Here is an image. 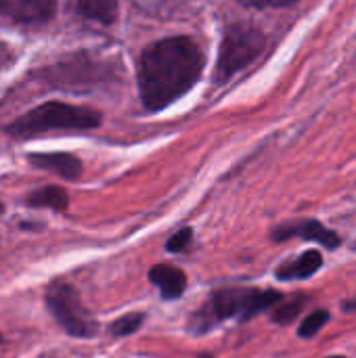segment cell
I'll list each match as a JSON object with an SVG mask.
<instances>
[{"label": "cell", "mask_w": 356, "mask_h": 358, "mask_svg": "<svg viewBox=\"0 0 356 358\" xmlns=\"http://www.w3.org/2000/svg\"><path fill=\"white\" fill-rule=\"evenodd\" d=\"M201 69L204 55L191 38L174 36L149 44L138 63V90L145 109L159 111L178 101L195 86Z\"/></svg>", "instance_id": "1"}, {"label": "cell", "mask_w": 356, "mask_h": 358, "mask_svg": "<svg viewBox=\"0 0 356 358\" xmlns=\"http://www.w3.org/2000/svg\"><path fill=\"white\" fill-rule=\"evenodd\" d=\"M101 124V115L88 107H76L65 103H44L19 120H15L10 126H6V132L15 138H34L44 132L65 130V132H82L92 130Z\"/></svg>", "instance_id": "2"}, {"label": "cell", "mask_w": 356, "mask_h": 358, "mask_svg": "<svg viewBox=\"0 0 356 358\" xmlns=\"http://www.w3.org/2000/svg\"><path fill=\"white\" fill-rule=\"evenodd\" d=\"M262 50H264V36L260 29L243 25V23L231 25L225 31L222 44H220L214 80L218 84H225L237 71L248 67L254 59H258Z\"/></svg>", "instance_id": "3"}, {"label": "cell", "mask_w": 356, "mask_h": 358, "mask_svg": "<svg viewBox=\"0 0 356 358\" xmlns=\"http://www.w3.org/2000/svg\"><path fill=\"white\" fill-rule=\"evenodd\" d=\"M281 302L279 292H258V289H225L214 294L210 304L201 308V325L208 329L216 321H225L229 317L250 319L275 304Z\"/></svg>", "instance_id": "4"}, {"label": "cell", "mask_w": 356, "mask_h": 358, "mask_svg": "<svg viewBox=\"0 0 356 358\" xmlns=\"http://www.w3.org/2000/svg\"><path fill=\"white\" fill-rule=\"evenodd\" d=\"M46 304L59 325L73 338H92L99 331L94 317L84 308L80 294L67 283H55L46 292Z\"/></svg>", "instance_id": "5"}, {"label": "cell", "mask_w": 356, "mask_h": 358, "mask_svg": "<svg viewBox=\"0 0 356 358\" xmlns=\"http://www.w3.org/2000/svg\"><path fill=\"white\" fill-rule=\"evenodd\" d=\"M55 8L57 0H0V15L23 25L48 21Z\"/></svg>", "instance_id": "6"}, {"label": "cell", "mask_w": 356, "mask_h": 358, "mask_svg": "<svg viewBox=\"0 0 356 358\" xmlns=\"http://www.w3.org/2000/svg\"><path fill=\"white\" fill-rule=\"evenodd\" d=\"M294 235H298L302 239H308V241H317V243H321V245H325L329 250H336L340 245V237L334 231L325 229L317 220H304V222H298V224H285V227H281V229H277L273 233V237L277 241L294 237Z\"/></svg>", "instance_id": "7"}, {"label": "cell", "mask_w": 356, "mask_h": 358, "mask_svg": "<svg viewBox=\"0 0 356 358\" xmlns=\"http://www.w3.org/2000/svg\"><path fill=\"white\" fill-rule=\"evenodd\" d=\"M29 164L40 170L55 172L57 176L67 178V180L78 178L82 172L80 159L69 153H36V155H29Z\"/></svg>", "instance_id": "8"}, {"label": "cell", "mask_w": 356, "mask_h": 358, "mask_svg": "<svg viewBox=\"0 0 356 358\" xmlns=\"http://www.w3.org/2000/svg\"><path fill=\"white\" fill-rule=\"evenodd\" d=\"M149 279L151 283H155L162 292V296L166 300H174L180 298V294L187 287V275L170 264H157L149 271Z\"/></svg>", "instance_id": "9"}, {"label": "cell", "mask_w": 356, "mask_h": 358, "mask_svg": "<svg viewBox=\"0 0 356 358\" xmlns=\"http://www.w3.org/2000/svg\"><path fill=\"white\" fill-rule=\"evenodd\" d=\"M73 10L90 21H99V23H113L118 17V0H71Z\"/></svg>", "instance_id": "10"}, {"label": "cell", "mask_w": 356, "mask_h": 358, "mask_svg": "<svg viewBox=\"0 0 356 358\" xmlns=\"http://www.w3.org/2000/svg\"><path fill=\"white\" fill-rule=\"evenodd\" d=\"M323 264V258L319 252H304L300 258L283 264L277 268V279L290 281V279H308L313 277Z\"/></svg>", "instance_id": "11"}, {"label": "cell", "mask_w": 356, "mask_h": 358, "mask_svg": "<svg viewBox=\"0 0 356 358\" xmlns=\"http://www.w3.org/2000/svg\"><path fill=\"white\" fill-rule=\"evenodd\" d=\"M69 203V197L63 189L59 187H44L40 191H34L27 197V206L31 208H50L57 212H63Z\"/></svg>", "instance_id": "12"}, {"label": "cell", "mask_w": 356, "mask_h": 358, "mask_svg": "<svg viewBox=\"0 0 356 358\" xmlns=\"http://www.w3.org/2000/svg\"><path fill=\"white\" fill-rule=\"evenodd\" d=\"M302 306H304V298H294V300H290V302L277 306V310L273 313V321H275V323H281V325L292 323V321L300 315Z\"/></svg>", "instance_id": "13"}, {"label": "cell", "mask_w": 356, "mask_h": 358, "mask_svg": "<svg viewBox=\"0 0 356 358\" xmlns=\"http://www.w3.org/2000/svg\"><path fill=\"white\" fill-rule=\"evenodd\" d=\"M329 321V313L327 310H315L313 315H308L302 325H300V336L302 338H313L321 331V327Z\"/></svg>", "instance_id": "14"}, {"label": "cell", "mask_w": 356, "mask_h": 358, "mask_svg": "<svg viewBox=\"0 0 356 358\" xmlns=\"http://www.w3.org/2000/svg\"><path fill=\"white\" fill-rule=\"evenodd\" d=\"M145 321V315H138V313H130L122 319H118L113 325H111V334L113 336H130L134 334Z\"/></svg>", "instance_id": "15"}, {"label": "cell", "mask_w": 356, "mask_h": 358, "mask_svg": "<svg viewBox=\"0 0 356 358\" xmlns=\"http://www.w3.org/2000/svg\"><path fill=\"white\" fill-rule=\"evenodd\" d=\"M191 239H193V231L187 227V229H180L170 241H168V252H183L191 245Z\"/></svg>", "instance_id": "16"}, {"label": "cell", "mask_w": 356, "mask_h": 358, "mask_svg": "<svg viewBox=\"0 0 356 358\" xmlns=\"http://www.w3.org/2000/svg\"><path fill=\"white\" fill-rule=\"evenodd\" d=\"M245 6H252V8H277V6H287V4H294L298 0H241Z\"/></svg>", "instance_id": "17"}, {"label": "cell", "mask_w": 356, "mask_h": 358, "mask_svg": "<svg viewBox=\"0 0 356 358\" xmlns=\"http://www.w3.org/2000/svg\"><path fill=\"white\" fill-rule=\"evenodd\" d=\"M344 308H346V310H356V298L355 300H350V302H344Z\"/></svg>", "instance_id": "18"}, {"label": "cell", "mask_w": 356, "mask_h": 358, "mask_svg": "<svg viewBox=\"0 0 356 358\" xmlns=\"http://www.w3.org/2000/svg\"><path fill=\"white\" fill-rule=\"evenodd\" d=\"M332 358H344V357H332Z\"/></svg>", "instance_id": "19"}, {"label": "cell", "mask_w": 356, "mask_h": 358, "mask_svg": "<svg viewBox=\"0 0 356 358\" xmlns=\"http://www.w3.org/2000/svg\"><path fill=\"white\" fill-rule=\"evenodd\" d=\"M0 212H2V206H0Z\"/></svg>", "instance_id": "20"}]
</instances>
